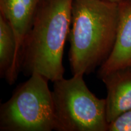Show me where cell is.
<instances>
[{"instance_id": "7a4b0ae2", "label": "cell", "mask_w": 131, "mask_h": 131, "mask_svg": "<svg viewBox=\"0 0 131 131\" xmlns=\"http://www.w3.org/2000/svg\"><path fill=\"white\" fill-rule=\"evenodd\" d=\"M118 3L107 0H73L69 34L73 75H88L112 52L117 34Z\"/></svg>"}, {"instance_id": "3957f363", "label": "cell", "mask_w": 131, "mask_h": 131, "mask_svg": "<svg viewBox=\"0 0 131 131\" xmlns=\"http://www.w3.org/2000/svg\"><path fill=\"white\" fill-rule=\"evenodd\" d=\"M55 130L107 131L106 99L89 89L83 75L53 82Z\"/></svg>"}, {"instance_id": "9c48e42d", "label": "cell", "mask_w": 131, "mask_h": 131, "mask_svg": "<svg viewBox=\"0 0 131 131\" xmlns=\"http://www.w3.org/2000/svg\"><path fill=\"white\" fill-rule=\"evenodd\" d=\"M107 131H131V109L109 123Z\"/></svg>"}, {"instance_id": "30bf717a", "label": "cell", "mask_w": 131, "mask_h": 131, "mask_svg": "<svg viewBox=\"0 0 131 131\" xmlns=\"http://www.w3.org/2000/svg\"><path fill=\"white\" fill-rule=\"evenodd\" d=\"M107 1H111V2L116 3H120L121 1H123V0H107Z\"/></svg>"}, {"instance_id": "ba28073f", "label": "cell", "mask_w": 131, "mask_h": 131, "mask_svg": "<svg viewBox=\"0 0 131 131\" xmlns=\"http://www.w3.org/2000/svg\"><path fill=\"white\" fill-rule=\"evenodd\" d=\"M19 72L14 30L7 19L0 14V75L11 85L16 81Z\"/></svg>"}, {"instance_id": "5b68a950", "label": "cell", "mask_w": 131, "mask_h": 131, "mask_svg": "<svg viewBox=\"0 0 131 131\" xmlns=\"http://www.w3.org/2000/svg\"><path fill=\"white\" fill-rule=\"evenodd\" d=\"M131 67V0L118 3V21L112 50L98 69V76L119 69Z\"/></svg>"}, {"instance_id": "6da1fadb", "label": "cell", "mask_w": 131, "mask_h": 131, "mask_svg": "<svg viewBox=\"0 0 131 131\" xmlns=\"http://www.w3.org/2000/svg\"><path fill=\"white\" fill-rule=\"evenodd\" d=\"M73 1H40L19 55L20 71L26 76L38 73L52 82L64 78V49Z\"/></svg>"}, {"instance_id": "52a82bcc", "label": "cell", "mask_w": 131, "mask_h": 131, "mask_svg": "<svg viewBox=\"0 0 131 131\" xmlns=\"http://www.w3.org/2000/svg\"><path fill=\"white\" fill-rule=\"evenodd\" d=\"M40 1L0 0L1 14L10 24L15 35L16 58L19 66L21 47L26 35L31 28Z\"/></svg>"}, {"instance_id": "8992f818", "label": "cell", "mask_w": 131, "mask_h": 131, "mask_svg": "<svg viewBox=\"0 0 131 131\" xmlns=\"http://www.w3.org/2000/svg\"><path fill=\"white\" fill-rule=\"evenodd\" d=\"M101 79L107 89L106 119L109 123L131 109V67L114 70Z\"/></svg>"}, {"instance_id": "277c9868", "label": "cell", "mask_w": 131, "mask_h": 131, "mask_svg": "<svg viewBox=\"0 0 131 131\" xmlns=\"http://www.w3.org/2000/svg\"><path fill=\"white\" fill-rule=\"evenodd\" d=\"M49 80L33 73L0 107L1 131L55 130L52 92Z\"/></svg>"}]
</instances>
